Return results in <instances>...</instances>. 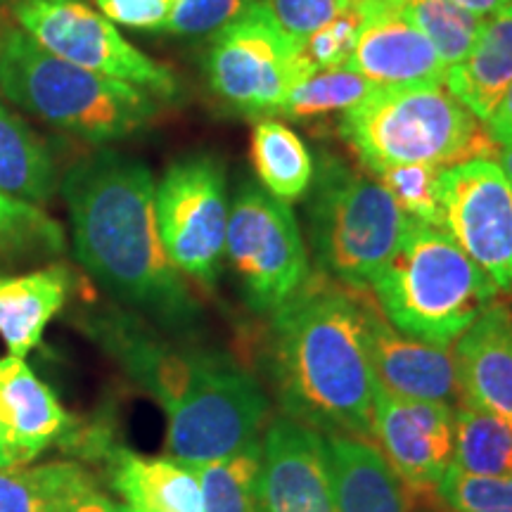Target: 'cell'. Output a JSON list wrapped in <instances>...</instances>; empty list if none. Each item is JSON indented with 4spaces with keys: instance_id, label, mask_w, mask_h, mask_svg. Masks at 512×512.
I'll return each mask as SVG.
<instances>
[{
    "instance_id": "obj_1",
    "label": "cell",
    "mask_w": 512,
    "mask_h": 512,
    "mask_svg": "<svg viewBox=\"0 0 512 512\" xmlns=\"http://www.w3.org/2000/svg\"><path fill=\"white\" fill-rule=\"evenodd\" d=\"M155 188L150 166L110 147L76 159L60 181L83 271L121 309L190 339L202 309L162 245Z\"/></svg>"
},
{
    "instance_id": "obj_2",
    "label": "cell",
    "mask_w": 512,
    "mask_h": 512,
    "mask_svg": "<svg viewBox=\"0 0 512 512\" xmlns=\"http://www.w3.org/2000/svg\"><path fill=\"white\" fill-rule=\"evenodd\" d=\"M76 325L162 406L171 458L202 465L256 441L268 399L230 356L164 335L121 306L81 313Z\"/></svg>"
},
{
    "instance_id": "obj_3",
    "label": "cell",
    "mask_w": 512,
    "mask_h": 512,
    "mask_svg": "<svg viewBox=\"0 0 512 512\" xmlns=\"http://www.w3.org/2000/svg\"><path fill=\"white\" fill-rule=\"evenodd\" d=\"M366 290L320 275L273 313L271 370L287 418L330 437H373Z\"/></svg>"
},
{
    "instance_id": "obj_4",
    "label": "cell",
    "mask_w": 512,
    "mask_h": 512,
    "mask_svg": "<svg viewBox=\"0 0 512 512\" xmlns=\"http://www.w3.org/2000/svg\"><path fill=\"white\" fill-rule=\"evenodd\" d=\"M0 93L43 124L91 145L136 136L162 110L152 93L60 60L17 24L0 29Z\"/></svg>"
},
{
    "instance_id": "obj_5",
    "label": "cell",
    "mask_w": 512,
    "mask_h": 512,
    "mask_svg": "<svg viewBox=\"0 0 512 512\" xmlns=\"http://www.w3.org/2000/svg\"><path fill=\"white\" fill-rule=\"evenodd\" d=\"M370 290L396 330L432 344L456 342L498 297L446 230L413 219Z\"/></svg>"
},
{
    "instance_id": "obj_6",
    "label": "cell",
    "mask_w": 512,
    "mask_h": 512,
    "mask_svg": "<svg viewBox=\"0 0 512 512\" xmlns=\"http://www.w3.org/2000/svg\"><path fill=\"white\" fill-rule=\"evenodd\" d=\"M339 131L366 171L380 166H446L494 159L498 145L444 83L377 86L342 112Z\"/></svg>"
},
{
    "instance_id": "obj_7",
    "label": "cell",
    "mask_w": 512,
    "mask_h": 512,
    "mask_svg": "<svg viewBox=\"0 0 512 512\" xmlns=\"http://www.w3.org/2000/svg\"><path fill=\"white\" fill-rule=\"evenodd\" d=\"M309 242L325 278L366 290L399 245L408 216L375 178L323 152L309 188Z\"/></svg>"
},
{
    "instance_id": "obj_8",
    "label": "cell",
    "mask_w": 512,
    "mask_h": 512,
    "mask_svg": "<svg viewBox=\"0 0 512 512\" xmlns=\"http://www.w3.org/2000/svg\"><path fill=\"white\" fill-rule=\"evenodd\" d=\"M313 72L302 46L261 0L211 38L204 55L209 91L245 114H275L292 88Z\"/></svg>"
},
{
    "instance_id": "obj_9",
    "label": "cell",
    "mask_w": 512,
    "mask_h": 512,
    "mask_svg": "<svg viewBox=\"0 0 512 512\" xmlns=\"http://www.w3.org/2000/svg\"><path fill=\"white\" fill-rule=\"evenodd\" d=\"M157 226L171 264L202 287L219 283L228 233L226 166L211 152H190L166 166L155 188Z\"/></svg>"
},
{
    "instance_id": "obj_10",
    "label": "cell",
    "mask_w": 512,
    "mask_h": 512,
    "mask_svg": "<svg viewBox=\"0 0 512 512\" xmlns=\"http://www.w3.org/2000/svg\"><path fill=\"white\" fill-rule=\"evenodd\" d=\"M12 17L24 34L64 62L131 83L166 102L181 93L174 69L126 41L117 24L86 0H15Z\"/></svg>"
},
{
    "instance_id": "obj_11",
    "label": "cell",
    "mask_w": 512,
    "mask_h": 512,
    "mask_svg": "<svg viewBox=\"0 0 512 512\" xmlns=\"http://www.w3.org/2000/svg\"><path fill=\"white\" fill-rule=\"evenodd\" d=\"M226 256L256 313H275L309 280L297 216L256 183H242L230 204Z\"/></svg>"
},
{
    "instance_id": "obj_12",
    "label": "cell",
    "mask_w": 512,
    "mask_h": 512,
    "mask_svg": "<svg viewBox=\"0 0 512 512\" xmlns=\"http://www.w3.org/2000/svg\"><path fill=\"white\" fill-rule=\"evenodd\" d=\"M441 230L512 294V181L496 159H467L439 171Z\"/></svg>"
},
{
    "instance_id": "obj_13",
    "label": "cell",
    "mask_w": 512,
    "mask_h": 512,
    "mask_svg": "<svg viewBox=\"0 0 512 512\" xmlns=\"http://www.w3.org/2000/svg\"><path fill=\"white\" fill-rule=\"evenodd\" d=\"M373 437L403 484L437 489L456 451L453 408L446 403L401 399L375 382Z\"/></svg>"
},
{
    "instance_id": "obj_14",
    "label": "cell",
    "mask_w": 512,
    "mask_h": 512,
    "mask_svg": "<svg viewBox=\"0 0 512 512\" xmlns=\"http://www.w3.org/2000/svg\"><path fill=\"white\" fill-rule=\"evenodd\" d=\"M259 512H337L323 434L292 418L271 422L261 441Z\"/></svg>"
},
{
    "instance_id": "obj_15",
    "label": "cell",
    "mask_w": 512,
    "mask_h": 512,
    "mask_svg": "<svg viewBox=\"0 0 512 512\" xmlns=\"http://www.w3.org/2000/svg\"><path fill=\"white\" fill-rule=\"evenodd\" d=\"M368 351L375 380L401 399L434 401L456 408L463 401L453 361V344L422 342L403 335L382 316L380 306L363 294Z\"/></svg>"
},
{
    "instance_id": "obj_16",
    "label": "cell",
    "mask_w": 512,
    "mask_h": 512,
    "mask_svg": "<svg viewBox=\"0 0 512 512\" xmlns=\"http://www.w3.org/2000/svg\"><path fill=\"white\" fill-rule=\"evenodd\" d=\"M463 401L512 422V309L494 302L453 342Z\"/></svg>"
},
{
    "instance_id": "obj_17",
    "label": "cell",
    "mask_w": 512,
    "mask_h": 512,
    "mask_svg": "<svg viewBox=\"0 0 512 512\" xmlns=\"http://www.w3.org/2000/svg\"><path fill=\"white\" fill-rule=\"evenodd\" d=\"M347 67L377 86L444 83L448 69L430 38L403 15V10L366 17Z\"/></svg>"
},
{
    "instance_id": "obj_18",
    "label": "cell",
    "mask_w": 512,
    "mask_h": 512,
    "mask_svg": "<svg viewBox=\"0 0 512 512\" xmlns=\"http://www.w3.org/2000/svg\"><path fill=\"white\" fill-rule=\"evenodd\" d=\"M0 420L24 465L46 453L72 427L53 389L29 368L27 358H0Z\"/></svg>"
},
{
    "instance_id": "obj_19",
    "label": "cell",
    "mask_w": 512,
    "mask_h": 512,
    "mask_svg": "<svg viewBox=\"0 0 512 512\" xmlns=\"http://www.w3.org/2000/svg\"><path fill=\"white\" fill-rule=\"evenodd\" d=\"M76 275L64 264H46L0 275V339L10 356L27 358L43 342L46 328L67 306Z\"/></svg>"
},
{
    "instance_id": "obj_20",
    "label": "cell",
    "mask_w": 512,
    "mask_h": 512,
    "mask_svg": "<svg viewBox=\"0 0 512 512\" xmlns=\"http://www.w3.org/2000/svg\"><path fill=\"white\" fill-rule=\"evenodd\" d=\"M112 489L128 508L159 512H202L195 467L176 458H143L107 444L100 451Z\"/></svg>"
},
{
    "instance_id": "obj_21",
    "label": "cell",
    "mask_w": 512,
    "mask_h": 512,
    "mask_svg": "<svg viewBox=\"0 0 512 512\" xmlns=\"http://www.w3.org/2000/svg\"><path fill=\"white\" fill-rule=\"evenodd\" d=\"M444 86L482 124L494 114L512 86V5L484 19L465 60L446 69Z\"/></svg>"
},
{
    "instance_id": "obj_22",
    "label": "cell",
    "mask_w": 512,
    "mask_h": 512,
    "mask_svg": "<svg viewBox=\"0 0 512 512\" xmlns=\"http://www.w3.org/2000/svg\"><path fill=\"white\" fill-rule=\"evenodd\" d=\"M337 512H408L403 482L366 439L328 437Z\"/></svg>"
},
{
    "instance_id": "obj_23",
    "label": "cell",
    "mask_w": 512,
    "mask_h": 512,
    "mask_svg": "<svg viewBox=\"0 0 512 512\" xmlns=\"http://www.w3.org/2000/svg\"><path fill=\"white\" fill-rule=\"evenodd\" d=\"M60 181L50 147L0 102V192L41 207L53 200Z\"/></svg>"
},
{
    "instance_id": "obj_24",
    "label": "cell",
    "mask_w": 512,
    "mask_h": 512,
    "mask_svg": "<svg viewBox=\"0 0 512 512\" xmlns=\"http://www.w3.org/2000/svg\"><path fill=\"white\" fill-rule=\"evenodd\" d=\"M67 247V235L38 204L0 192V275L53 264Z\"/></svg>"
},
{
    "instance_id": "obj_25",
    "label": "cell",
    "mask_w": 512,
    "mask_h": 512,
    "mask_svg": "<svg viewBox=\"0 0 512 512\" xmlns=\"http://www.w3.org/2000/svg\"><path fill=\"white\" fill-rule=\"evenodd\" d=\"M252 164L261 188L285 204L302 200L316 174L309 147L278 119H264L254 126Z\"/></svg>"
},
{
    "instance_id": "obj_26",
    "label": "cell",
    "mask_w": 512,
    "mask_h": 512,
    "mask_svg": "<svg viewBox=\"0 0 512 512\" xmlns=\"http://www.w3.org/2000/svg\"><path fill=\"white\" fill-rule=\"evenodd\" d=\"M95 484L93 472L74 460H53L0 470V512H57Z\"/></svg>"
},
{
    "instance_id": "obj_27",
    "label": "cell",
    "mask_w": 512,
    "mask_h": 512,
    "mask_svg": "<svg viewBox=\"0 0 512 512\" xmlns=\"http://www.w3.org/2000/svg\"><path fill=\"white\" fill-rule=\"evenodd\" d=\"M453 465L489 477L512 479V422L460 401L453 408Z\"/></svg>"
},
{
    "instance_id": "obj_28",
    "label": "cell",
    "mask_w": 512,
    "mask_h": 512,
    "mask_svg": "<svg viewBox=\"0 0 512 512\" xmlns=\"http://www.w3.org/2000/svg\"><path fill=\"white\" fill-rule=\"evenodd\" d=\"M192 467L200 479L202 512H259V441L228 458Z\"/></svg>"
},
{
    "instance_id": "obj_29",
    "label": "cell",
    "mask_w": 512,
    "mask_h": 512,
    "mask_svg": "<svg viewBox=\"0 0 512 512\" xmlns=\"http://www.w3.org/2000/svg\"><path fill=\"white\" fill-rule=\"evenodd\" d=\"M375 88V81L356 74L349 67L316 69L292 88L275 114L287 119H313L332 112L342 114L368 98Z\"/></svg>"
},
{
    "instance_id": "obj_30",
    "label": "cell",
    "mask_w": 512,
    "mask_h": 512,
    "mask_svg": "<svg viewBox=\"0 0 512 512\" xmlns=\"http://www.w3.org/2000/svg\"><path fill=\"white\" fill-rule=\"evenodd\" d=\"M403 15L430 38L446 67H453L475 46L484 19L453 5L451 0H406Z\"/></svg>"
},
{
    "instance_id": "obj_31",
    "label": "cell",
    "mask_w": 512,
    "mask_h": 512,
    "mask_svg": "<svg viewBox=\"0 0 512 512\" xmlns=\"http://www.w3.org/2000/svg\"><path fill=\"white\" fill-rule=\"evenodd\" d=\"M439 171L427 164H399L380 166L368 174L394 197L408 219L441 228Z\"/></svg>"
},
{
    "instance_id": "obj_32",
    "label": "cell",
    "mask_w": 512,
    "mask_h": 512,
    "mask_svg": "<svg viewBox=\"0 0 512 512\" xmlns=\"http://www.w3.org/2000/svg\"><path fill=\"white\" fill-rule=\"evenodd\" d=\"M437 494L453 512H512V479L448 467Z\"/></svg>"
},
{
    "instance_id": "obj_33",
    "label": "cell",
    "mask_w": 512,
    "mask_h": 512,
    "mask_svg": "<svg viewBox=\"0 0 512 512\" xmlns=\"http://www.w3.org/2000/svg\"><path fill=\"white\" fill-rule=\"evenodd\" d=\"M254 0H174L162 34L174 38H214L233 24Z\"/></svg>"
},
{
    "instance_id": "obj_34",
    "label": "cell",
    "mask_w": 512,
    "mask_h": 512,
    "mask_svg": "<svg viewBox=\"0 0 512 512\" xmlns=\"http://www.w3.org/2000/svg\"><path fill=\"white\" fill-rule=\"evenodd\" d=\"M366 17L354 8H344L335 19L306 38L302 53L313 69L347 67Z\"/></svg>"
},
{
    "instance_id": "obj_35",
    "label": "cell",
    "mask_w": 512,
    "mask_h": 512,
    "mask_svg": "<svg viewBox=\"0 0 512 512\" xmlns=\"http://www.w3.org/2000/svg\"><path fill=\"white\" fill-rule=\"evenodd\" d=\"M261 3L271 10L275 22L299 46H304L313 31H318L347 8L344 0H261Z\"/></svg>"
},
{
    "instance_id": "obj_36",
    "label": "cell",
    "mask_w": 512,
    "mask_h": 512,
    "mask_svg": "<svg viewBox=\"0 0 512 512\" xmlns=\"http://www.w3.org/2000/svg\"><path fill=\"white\" fill-rule=\"evenodd\" d=\"M174 0H95V8L112 24L136 31L162 34Z\"/></svg>"
},
{
    "instance_id": "obj_37",
    "label": "cell",
    "mask_w": 512,
    "mask_h": 512,
    "mask_svg": "<svg viewBox=\"0 0 512 512\" xmlns=\"http://www.w3.org/2000/svg\"><path fill=\"white\" fill-rule=\"evenodd\" d=\"M57 512H126V508L124 503H117L110 496L100 494L98 486H91V489L69 498Z\"/></svg>"
},
{
    "instance_id": "obj_38",
    "label": "cell",
    "mask_w": 512,
    "mask_h": 512,
    "mask_svg": "<svg viewBox=\"0 0 512 512\" xmlns=\"http://www.w3.org/2000/svg\"><path fill=\"white\" fill-rule=\"evenodd\" d=\"M484 128L498 147L512 145V86L503 95V100L498 102L494 114L484 121Z\"/></svg>"
},
{
    "instance_id": "obj_39",
    "label": "cell",
    "mask_w": 512,
    "mask_h": 512,
    "mask_svg": "<svg viewBox=\"0 0 512 512\" xmlns=\"http://www.w3.org/2000/svg\"><path fill=\"white\" fill-rule=\"evenodd\" d=\"M453 5H458V8H463L470 12V15L475 17H482V19H489L498 15V12L510 8L512 0H451Z\"/></svg>"
},
{
    "instance_id": "obj_40",
    "label": "cell",
    "mask_w": 512,
    "mask_h": 512,
    "mask_svg": "<svg viewBox=\"0 0 512 512\" xmlns=\"http://www.w3.org/2000/svg\"><path fill=\"white\" fill-rule=\"evenodd\" d=\"M347 8H354L361 12L363 17L377 15V12H392V10H403L406 0H344Z\"/></svg>"
},
{
    "instance_id": "obj_41",
    "label": "cell",
    "mask_w": 512,
    "mask_h": 512,
    "mask_svg": "<svg viewBox=\"0 0 512 512\" xmlns=\"http://www.w3.org/2000/svg\"><path fill=\"white\" fill-rule=\"evenodd\" d=\"M10 467H24V460L10 444L3 420H0V470H10Z\"/></svg>"
},
{
    "instance_id": "obj_42",
    "label": "cell",
    "mask_w": 512,
    "mask_h": 512,
    "mask_svg": "<svg viewBox=\"0 0 512 512\" xmlns=\"http://www.w3.org/2000/svg\"><path fill=\"white\" fill-rule=\"evenodd\" d=\"M496 162L501 164V169L508 174V178L512 181V145H503L496 150Z\"/></svg>"
},
{
    "instance_id": "obj_43",
    "label": "cell",
    "mask_w": 512,
    "mask_h": 512,
    "mask_svg": "<svg viewBox=\"0 0 512 512\" xmlns=\"http://www.w3.org/2000/svg\"><path fill=\"white\" fill-rule=\"evenodd\" d=\"M126 512H159V510H140V508H128V505H124Z\"/></svg>"
},
{
    "instance_id": "obj_44",
    "label": "cell",
    "mask_w": 512,
    "mask_h": 512,
    "mask_svg": "<svg viewBox=\"0 0 512 512\" xmlns=\"http://www.w3.org/2000/svg\"><path fill=\"white\" fill-rule=\"evenodd\" d=\"M0 5H3V0H0Z\"/></svg>"
}]
</instances>
